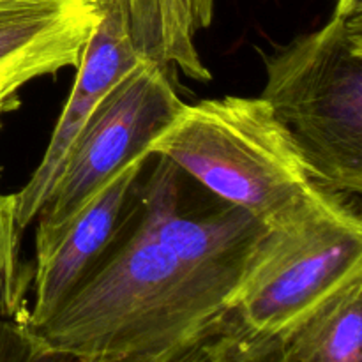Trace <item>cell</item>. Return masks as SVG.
I'll use <instances>...</instances> for the list:
<instances>
[{
  "label": "cell",
  "instance_id": "6da1fadb",
  "mask_svg": "<svg viewBox=\"0 0 362 362\" xmlns=\"http://www.w3.org/2000/svg\"><path fill=\"white\" fill-rule=\"evenodd\" d=\"M230 296L156 239L140 216L71 296L34 327L41 352L81 362H166L218 331Z\"/></svg>",
  "mask_w": 362,
  "mask_h": 362
},
{
  "label": "cell",
  "instance_id": "7a4b0ae2",
  "mask_svg": "<svg viewBox=\"0 0 362 362\" xmlns=\"http://www.w3.org/2000/svg\"><path fill=\"white\" fill-rule=\"evenodd\" d=\"M218 200L278 225L325 191L264 98L226 95L186 105L152 144Z\"/></svg>",
  "mask_w": 362,
  "mask_h": 362
},
{
  "label": "cell",
  "instance_id": "3957f363",
  "mask_svg": "<svg viewBox=\"0 0 362 362\" xmlns=\"http://www.w3.org/2000/svg\"><path fill=\"white\" fill-rule=\"evenodd\" d=\"M264 98L325 191H362V0H336L327 23L265 60Z\"/></svg>",
  "mask_w": 362,
  "mask_h": 362
},
{
  "label": "cell",
  "instance_id": "277c9868",
  "mask_svg": "<svg viewBox=\"0 0 362 362\" xmlns=\"http://www.w3.org/2000/svg\"><path fill=\"white\" fill-rule=\"evenodd\" d=\"M362 281V221L325 194L267 226L230 300L223 327L278 343L354 283Z\"/></svg>",
  "mask_w": 362,
  "mask_h": 362
},
{
  "label": "cell",
  "instance_id": "5b68a950",
  "mask_svg": "<svg viewBox=\"0 0 362 362\" xmlns=\"http://www.w3.org/2000/svg\"><path fill=\"white\" fill-rule=\"evenodd\" d=\"M166 67L144 59L92 112L67 151L39 225H57L76 212L151 147L182 110Z\"/></svg>",
  "mask_w": 362,
  "mask_h": 362
},
{
  "label": "cell",
  "instance_id": "8992f818",
  "mask_svg": "<svg viewBox=\"0 0 362 362\" xmlns=\"http://www.w3.org/2000/svg\"><path fill=\"white\" fill-rule=\"evenodd\" d=\"M141 194V218L156 239L182 265L225 290L232 300L267 226L226 202L209 211H182L179 168L163 158Z\"/></svg>",
  "mask_w": 362,
  "mask_h": 362
},
{
  "label": "cell",
  "instance_id": "52a82bcc",
  "mask_svg": "<svg viewBox=\"0 0 362 362\" xmlns=\"http://www.w3.org/2000/svg\"><path fill=\"white\" fill-rule=\"evenodd\" d=\"M147 159L131 163L76 212L57 225L35 226L34 300L13 318L34 327L49 317L115 244Z\"/></svg>",
  "mask_w": 362,
  "mask_h": 362
},
{
  "label": "cell",
  "instance_id": "ba28073f",
  "mask_svg": "<svg viewBox=\"0 0 362 362\" xmlns=\"http://www.w3.org/2000/svg\"><path fill=\"white\" fill-rule=\"evenodd\" d=\"M101 18L76 67V80L64 105L45 156L16 197V221L27 228L46 204L60 165L74 138L106 94L144 60L134 46L124 0H99Z\"/></svg>",
  "mask_w": 362,
  "mask_h": 362
},
{
  "label": "cell",
  "instance_id": "9c48e42d",
  "mask_svg": "<svg viewBox=\"0 0 362 362\" xmlns=\"http://www.w3.org/2000/svg\"><path fill=\"white\" fill-rule=\"evenodd\" d=\"M99 18V0H0V83L76 69Z\"/></svg>",
  "mask_w": 362,
  "mask_h": 362
},
{
  "label": "cell",
  "instance_id": "30bf717a",
  "mask_svg": "<svg viewBox=\"0 0 362 362\" xmlns=\"http://www.w3.org/2000/svg\"><path fill=\"white\" fill-rule=\"evenodd\" d=\"M138 53L163 67L175 66L200 83L211 81L197 37L211 27L214 0H124Z\"/></svg>",
  "mask_w": 362,
  "mask_h": 362
},
{
  "label": "cell",
  "instance_id": "8fae6325",
  "mask_svg": "<svg viewBox=\"0 0 362 362\" xmlns=\"http://www.w3.org/2000/svg\"><path fill=\"white\" fill-rule=\"evenodd\" d=\"M285 362H362V281L279 341Z\"/></svg>",
  "mask_w": 362,
  "mask_h": 362
},
{
  "label": "cell",
  "instance_id": "7c38bea8",
  "mask_svg": "<svg viewBox=\"0 0 362 362\" xmlns=\"http://www.w3.org/2000/svg\"><path fill=\"white\" fill-rule=\"evenodd\" d=\"M20 232L16 197L0 194V318H18L25 311V286L18 257Z\"/></svg>",
  "mask_w": 362,
  "mask_h": 362
},
{
  "label": "cell",
  "instance_id": "4fadbf2b",
  "mask_svg": "<svg viewBox=\"0 0 362 362\" xmlns=\"http://www.w3.org/2000/svg\"><path fill=\"white\" fill-rule=\"evenodd\" d=\"M166 362H285L278 343H255L221 325Z\"/></svg>",
  "mask_w": 362,
  "mask_h": 362
},
{
  "label": "cell",
  "instance_id": "5bb4252c",
  "mask_svg": "<svg viewBox=\"0 0 362 362\" xmlns=\"http://www.w3.org/2000/svg\"><path fill=\"white\" fill-rule=\"evenodd\" d=\"M0 362H81L60 354L41 352L13 318H0Z\"/></svg>",
  "mask_w": 362,
  "mask_h": 362
},
{
  "label": "cell",
  "instance_id": "9a60e30c",
  "mask_svg": "<svg viewBox=\"0 0 362 362\" xmlns=\"http://www.w3.org/2000/svg\"><path fill=\"white\" fill-rule=\"evenodd\" d=\"M20 90L18 87L9 83H0V127H2V115L6 112H11L18 105L16 92Z\"/></svg>",
  "mask_w": 362,
  "mask_h": 362
}]
</instances>
